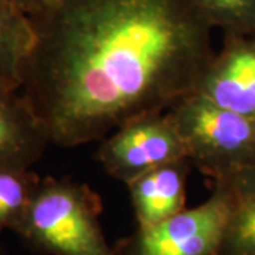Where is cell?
I'll use <instances>...</instances> for the list:
<instances>
[{
	"mask_svg": "<svg viewBox=\"0 0 255 255\" xmlns=\"http://www.w3.org/2000/svg\"><path fill=\"white\" fill-rule=\"evenodd\" d=\"M31 20L20 90L60 147L167 112L196 92L214 55L193 0H63Z\"/></svg>",
	"mask_w": 255,
	"mask_h": 255,
	"instance_id": "6da1fadb",
	"label": "cell"
},
{
	"mask_svg": "<svg viewBox=\"0 0 255 255\" xmlns=\"http://www.w3.org/2000/svg\"><path fill=\"white\" fill-rule=\"evenodd\" d=\"M102 200L71 177L40 179L14 227L27 248L41 255H115L100 223Z\"/></svg>",
	"mask_w": 255,
	"mask_h": 255,
	"instance_id": "7a4b0ae2",
	"label": "cell"
},
{
	"mask_svg": "<svg viewBox=\"0 0 255 255\" xmlns=\"http://www.w3.org/2000/svg\"><path fill=\"white\" fill-rule=\"evenodd\" d=\"M167 112L191 166L211 182L255 169V118L224 110L199 94L183 98Z\"/></svg>",
	"mask_w": 255,
	"mask_h": 255,
	"instance_id": "3957f363",
	"label": "cell"
},
{
	"mask_svg": "<svg viewBox=\"0 0 255 255\" xmlns=\"http://www.w3.org/2000/svg\"><path fill=\"white\" fill-rule=\"evenodd\" d=\"M231 210L224 182H213L209 199L193 209L139 227L114 246L115 255H219Z\"/></svg>",
	"mask_w": 255,
	"mask_h": 255,
	"instance_id": "277c9868",
	"label": "cell"
},
{
	"mask_svg": "<svg viewBox=\"0 0 255 255\" xmlns=\"http://www.w3.org/2000/svg\"><path fill=\"white\" fill-rule=\"evenodd\" d=\"M182 159H187L186 146L169 112L139 117L121 125L101 140L97 150L102 169L125 184Z\"/></svg>",
	"mask_w": 255,
	"mask_h": 255,
	"instance_id": "5b68a950",
	"label": "cell"
},
{
	"mask_svg": "<svg viewBox=\"0 0 255 255\" xmlns=\"http://www.w3.org/2000/svg\"><path fill=\"white\" fill-rule=\"evenodd\" d=\"M194 94L224 110L255 118V34H224Z\"/></svg>",
	"mask_w": 255,
	"mask_h": 255,
	"instance_id": "8992f818",
	"label": "cell"
},
{
	"mask_svg": "<svg viewBox=\"0 0 255 255\" xmlns=\"http://www.w3.org/2000/svg\"><path fill=\"white\" fill-rule=\"evenodd\" d=\"M50 137L23 92L0 85V167L31 169Z\"/></svg>",
	"mask_w": 255,
	"mask_h": 255,
	"instance_id": "52a82bcc",
	"label": "cell"
},
{
	"mask_svg": "<svg viewBox=\"0 0 255 255\" xmlns=\"http://www.w3.org/2000/svg\"><path fill=\"white\" fill-rule=\"evenodd\" d=\"M190 167V160L182 159L159 166L127 183L136 226H153L186 209Z\"/></svg>",
	"mask_w": 255,
	"mask_h": 255,
	"instance_id": "ba28073f",
	"label": "cell"
},
{
	"mask_svg": "<svg viewBox=\"0 0 255 255\" xmlns=\"http://www.w3.org/2000/svg\"><path fill=\"white\" fill-rule=\"evenodd\" d=\"M36 38L31 17L13 0H0V85L20 90L23 67Z\"/></svg>",
	"mask_w": 255,
	"mask_h": 255,
	"instance_id": "9c48e42d",
	"label": "cell"
},
{
	"mask_svg": "<svg viewBox=\"0 0 255 255\" xmlns=\"http://www.w3.org/2000/svg\"><path fill=\"white\" fill-rule=\"evenodd\" d=\"M224 182L231 196L227 230L219 255H255V169Z\"/></svg>",
	"mask_w": 255,
	"mask_h": 255,
	"instance_id": "30bf717a",
	"label": "cell"
},
{
	"mask_svg": "<svg viewBox=\"0 0 255 255\" xmlns=\"http://www.w3.org/2000/svg\"><path fill=\"white\" fill-rule=\"evenodd\" d=\"M40 179L31 169L0 167V233L17 226Z\"/></svg>",
	"mask_w": 255,
	"mask_h": 255,
	"instance_id": "8fae6325",
	"label": "cell"
},
{
	"mask_svg": "<svg viewBox=\"0 0 255 255\" xmlns=\"http://www.w3.org/2000/svg\"><path fill=\"white\" fill-rule=\"evenodd\" d=\"M213 28L224 34H255V0H193Z\"/></svg>",
	"mask_w": 255,
	"mask_h": 255,
	"instance_id": "7c38bea8",
	"label": "cell"
},
{
	"mask_svg": "<svg viewBox=\"0 0 255 255\" xmlns=\"http://www.w3.org/2000/svg\"><path fill=\"white\" fill-rule=\"evenodd\" d=\"M63 0H13V3L18 6L30 17L41 16L47 11L57 7Z\"/></svg>",
	"mask_w": 255,
	"mask_h": 255,
	"instance_id": "4fadbf2b",
	"label": "cell"
},
{
	"mask_svg": "<svg viewBox=\"0 0 255 255\" xmlns=\"http://www.w3.org/2000/svg\"><path fill=\"white\" fill-rule=\"evenodd\" d=\"M0 255H7V253H6V248L3 247L1 243H0Z\"/></svg>",
	"mask_w": 255,
	"mask_h": 255,
	"instance_id": "5bb4252c",
	"label": "cell"
}]
</instances>
